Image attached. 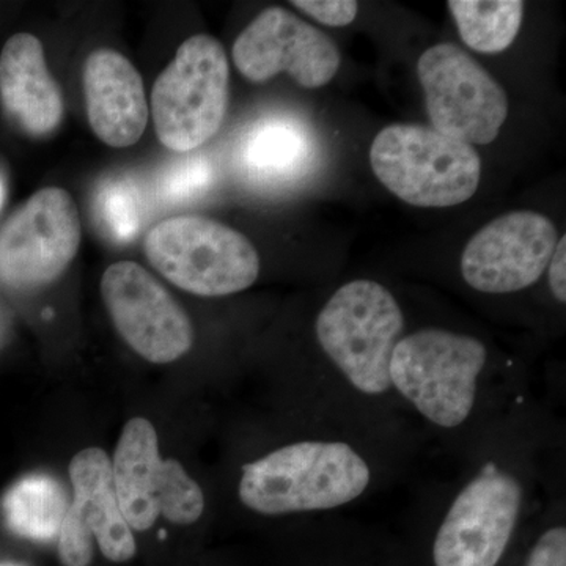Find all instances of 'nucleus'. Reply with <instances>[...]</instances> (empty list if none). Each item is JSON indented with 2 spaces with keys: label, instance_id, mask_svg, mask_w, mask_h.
Returning <instances> with one entry per match:
<instances>
[{
  "label": "nucleus",
  "instance_id": "8",
  "mask_svg": "<svg viewBox=\"0 0 566 566\" xmlns=\"http://www.w3.org/2000/svg\"><path fill=\"white\" fill-rule=\"evenodd\" d=\"M112 476L133 532L148 531L159 516L180 526H191L203 516L207 499L202 486L180 461L163 460L155 427L144 417H134L123 427Z\"/></svg>",
  "mask_w": 566,
  "mask_h": 566
},
{
  "label": "nucleus",
  "instance_id": "12",
  "mask_svg": "<svg viewBox=\"0 0 566 566\" xmlns=\"http://www.w3.org/2000/svg\"><path fill=\"white\" fill-rule=\"evenodd\" d=\"M102 296L115 329L148 363H175L191 352V319L140 264H111L103 274Z\"/></svg>",
  "mask_w": 566,
  "mask_h": 566
},
{
  "label": "nucleus",
  "instance_id": "1",
  "mask_svg": "<svg viewBox=\"0 0 566 566\" xmlns=\"http://www.w3.org/2000/svg\"><path fill=\"white\" fill-rule=\"evenodd\" d=\"M420 490L401 539L411 566H505L547 494L566 482L565 423L532 397L449 458Z\"/></svg>",
  "mask_w": 566,
  "mask_h": 566
},
{
  "label": "nucleus",
  "instance_id": "5",
  "mask_svg": "<svg viewBox=\"0 0 566 566\" xmlns=\"http://www.w3.org/2000/svg\"><path fill=\"white\" fill-rule=\"evenodd\" d=\"M371 169L403 202L449 208L468 202L482 178V159L472 145L422 125H390L370 147Z\"/></svg>",
  "mask_w": 566,
  "mask_h": 566
},
{
  "label": "nucleus",
  "instance_id": "20",
  "mask_svg": "<svg viewBox=\"0 0 566 566\" xmlns=\"http://www.w3.org/2000/svg\"><path fill=\"white\" fill-rule=\"evenodd\" d=\"M461 40L482 54H499L512 46L523 25L521 0H449Z\"/></svg>",
  "mask_w": 566,
  "mask_h": 566
},
{
  "label": "nucleus",
  "instance_id": "13",
  "mask_svg": "<svg viewBox=\"0 0 566 566\" xmlns=\"http://www.w3.org/2000/svg\"><path fill=\"white\" fill-rule=\"evenodd\" d=\"M70 480L73 499L57 536L61 564L91 566L95 542L107 560H133L137 543L118 504L107 453L98 447L81 450L71 460Z\"/></svg>",
  "mask_w": 566,
  "mask_h": 566
},
{
  "label": "nucleus",
  "instance_id": "17",
  "mask_svg": "<svg viewBox=\"0 0 566 566\" xmlns=\"http://www.w3.org/2000/svg\"><path fill=\"white\" fill-rule=\"evenodd\" d=\"M303 523V566H411L401 539L344 515Z\"/></svg>",
  "mask_w": 566,
  "mask_h": 566
},
{
  "label": "nucleus",
  "instance_id": "19",
  "mask_svg": "<svg viewBox=\"0 0 566 566\" xmlns=\"http://www.w3.org/2000/svg\"><path fill=\"white\" fill-rule=\"evenodd\" d=\"M70 502L65 488L54 476L28 475L3 495L2 516L14 535L52 542L61 534Z\"/></svg>",
  "mask_w": 566,
  "mask_h": 566
},
{
  "label": "nucleus",
  "instance_id": "23",
  "mask_svg": "<svg viewBox=\"0 0 566 566\" xmlns=\"http://www.w3.org/2000/svg\"><path fill=\"white\" fill-rule=\"evenodd\" d=\"M547 289L558 305L566 303V237L560 238L549 264H547Z\"/></svg>",
  "mask_w": 566,
  "mask_h": 566
},
{
  "label": "nucleus",
  "instance_id": "10",
  "mask_svg": "<svg viewBox=\"0 0 566 566\" xmlns=\"http://www.w3.org/2000/svg\"><path fill=\"white\" fill-rule=\"evenodd\" d=\"M80 244V211L71 193L41 189L0 229V282L24 292L50 285L69 270Z\"/></svg>",
  "mask_w": 566,
  "mask_h": 566
},
{
  "label": "nucleus",
  "instance_id": "7",
  "mask_svg": "<svg viewBox=\"0 0 566 566\" xmlns=\"http://www.w3.org/2000/svg\"><path fill=\"white\" fill-rule=\"evenodd\" d=\"M229 85L222 44L205 33L186 40L153 85V122L164 147L188 153L214 137L226 118Z\"/></svg>",
  "mask_w": 566,
  "mask_h": 566
},
{
  "label": "nucleus",
  "instance_id": "24",
  "mask_svg": "<svg viewBox=\"0 0 566 566\" xmlns=\"http://www.w3.org/2000/svg\"><path fill=\"white\" fill-rule=\"evenodd\" d=\"M3 197H6V188H3V181L0 180V207H2Z\"/></svg>",
  "mask_w": 566,
  "mask_h": 566
},
{
  "label": "nucleus",
  "instance_id": "21",
  "mask_svg": "<svg viewBox=\"0 0 566 566\" xmlns=\"http://www.w3.org/2000/svg\"><path fill=\"white\" fill-rule=\"evenodd\" d=\"M505 566H566V482L549 491Z\"/></svg>",
  "mask_w": 566,
  "mask_h": 566
},
{
  "label": "nucleus",
  "instance_id": "25",
  "mask_svg": "<svg viewBox=\"0 0 566 566\" xmlns=\"http://www.w3.org/2000/svg\"><path fill=\"white\" fill-rule=\"evenodd\" d=\"M0 566H17V565H0Z\"/></svg>",
  "mask_w": 566,
  "mask_h": 566
},
{
  "label": "nucleus",
  "instance_id": "2",
  "mask_svg": "<svg viewBox=\"0 0 566 566\" xmlns=\"http://www.w3.org/2000/svg\"><path fill=\"white\" fill-rule=\"evenodd\" d=\"M406 329L405 308L385 283L356 279L334 290L312 324L314 356L289 385L293 419L424 444L390 382Z\"/></svg>",
  "mask_w": 566,
  "mask_h": 566
},
{
  "label": "nucleus",
  "instance_id": "11",
  "mask_svg": "<svg viewBox=\"0 0 566 566\" xmlns=\"http://www.w3.org/2000/svg\"><path fill=\"white\" fill-rule=\"evenodd\" d=\"M557 243V229L545 216L509 212L471 238L461 255V277L488 296L526 292L546 274Z\"/></svg>",
  "mask_w": 566,
  "mask_h": 566
},
{
  "label": "nucleus",
  "instance_id": "15",
  "mask_svg": "<svg viewBox=\"0 0 566 566\" xmlns=\"http://www.w3.org/2000/svg\"><path fill=\"white\" fill-rule=\"evenodd\" d=\"M85 109L92 132L114 148L136 145L148 125L147 96L139 71L120 52L99 48L82 73Z\"/></svg>",
  "mask_w": 566,
  "mask_h": 566
},
{
  "label": "nucleus",
  "instance_id": "18",
  "mask_svg": "<svg viewBox=\"0 0 566 566\" xmlns=\"http://www.w3.org/2000/svg\"><path fill=\"white\" fill-rule=\"evenodd\" d=\"M315 145L303 123L271 118L256 125L243 147V164L253 178L289 181L304 177L314 163Z\"/></svg>",
  "mask_w": 566,
  "mask_h": 566
},
{
  "label": "nucleus",
  "instance_id": "16",
  "mask_svg": "<svg viewBox=\"0 0 566 566\" xmlns=\"http://www.w3.org/2000/svg\"><path fill=\"white\" fill-rule=\"evenodd\" d=\"M0 102L31 136H46L63 120L61 87L48 69L43 44L32 33H17L0 52Z\"/></svg>",
  "mask_w": 566,
  "mask_h": 566
},
{
  "label": "nucleus",
  "instance_id": "9",
  "mask_svg": "<svg viewBox=\"0 0 566 566\" xmlns=\"http://www.w3.org/2000/svg\"><path fill=\"white\" fill-rule=\"evenodd\" d=\"M417 76L436 132L468 145L497 139L509 117L502 85L455 44H436L420 55Z\"/></svg>",
  "mask_w": 566,
  "mask_h": 566
},
{
  "label": "nucleus",
  "instance_id": "22",
  "mask_svg": "<svg viewBox=\"0 0 566 566\" xmlns=\"http://www.w3.org/2000/svg\"><path fill=\"white\" fill-rule=\"evenodd\" d=\"M292 6L329 28H346L359 11L354 0H294Z\"/></svg>",
  "mask_w": 566,
  "mask_h": 566
},
{
  "label": "nucleus",
  "instance_id": "3",
  "mask_svg": "<svg viewBox=\"0 0 566 566\" xmlns=\"http://www.w3.org/2000/svg\"><path fill=\"white\" fill-rule=\"evenodd\" d=\"M283 441L244 461L238 502L264 520H315L400 485L422 461L427 446L348 428L293 419Z\"/></svg>",
  "mask_w": 566,
  "mask_h": 566
},
{
  "label": "nucleus",
  "instance_id": "4",
  "mask_svg": "<svg viewBox=\"0 0 566 566\" xmlns=\"http://www.w3.org/2000/svg\"><path fill=\"white\" fill-rule=\"evenodd\" d=\"M389 375L424 444L447 458L535 397L515 363L495 357L483 338L444 326L406 329Z\"/></svg>",
  "mask_w": 566,
  "mask_h": 566
},
{
  "label": "nucleus",
  "instance_id": "14",
  "mask_svg": "<svg viewBox=\"0 0 566 566\" xmlns=\"http://www.w3.org/2000/svg\"><path fill=\"white\" fill-rule=\"evenodd\" d=\"M234 66L253 84L289 73L304 88L329 84L340 69L333 40L282 7L263 10L234 41Z\"/></svg>",
  "mask_w": 566,
  "mask_h": 566
},
{
  "label": "nucleus",
  "instance_id": "6",
  "mask_svg": "<svg viewBox=\"0 0 566 566\" xmlns=\"http://www.w3.org/2000/svg\"><path fill=\"white\" fill-rule=\"evenodd\" d=\"M144 252L167 281L202 297L244 292L262 270L259 252L243 233L202 216L156 223L145 237Z\"/></svg>",
  "mask_w": 566,
  "mask_h": 566
}]
</instances>
